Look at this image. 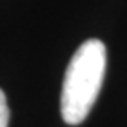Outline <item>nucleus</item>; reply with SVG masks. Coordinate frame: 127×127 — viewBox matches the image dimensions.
<instances>
[{
  "label": "nucleus",
  "instance_id": "1",
  "mask_svg": "<svg viewBox=\"0 0 127 127\" xmlns=\"http://www.w3.org/2000/svg\"><path fill=\"white\" fill-rule=\"evenodd\" d=\"M106 60V46L96 38L86 40L73 55L61 89V117L66 124L78 126L88 117L102 86Z\"/></svg>",
  "mask_w": 127,
  "mask_h": 127
},
{
  "label": "nucleus",
  "instance_id": "2",
  "mask_svg": "<svg viewBox=\"0 0 127 127\" xmlns=\"http://www.w3.org/2000/svg\"><path fill=\"white\" fill-rule=\"evenodd\" d=\"M10 121V111L8 104H7V97H5L3 91L0 89V127H8Z\"/></svg>",
  "mask_w": 127,
  "mask_h": 127
}]
</instances>
